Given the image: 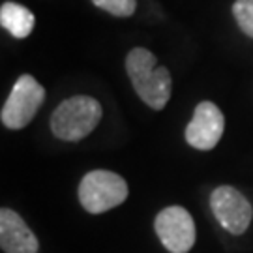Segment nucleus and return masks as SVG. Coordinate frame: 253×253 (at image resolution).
<instances>
[{
	"mask_svg": "<svg viewBox=\"0 0 253 253\" xmlns=\"http://www.w3.org/2000/svg\"><path fill=\"white\" fill-rule=\"evenodd\" d=\"M126 72L133 90L154 111H162L171 98L172 77L165 66H158V58L148 49L135 47L126 56Z\"/></svg>",
	"mask_w": 253,
	"mask_h": 253,
	"instance_id": "obj_1",
	"label": "nucleus"
},
{
	"mask_svg": "<svg viewBox=\"0 0 253 253\" xmlns=\"http://www.w3.org/2000/svg\"><path fill=\"white\" fill-rule=\"evenodd\" d=\"M101 120V105L90 96H73L64 100L51 117V131L60 141H81L94 131Z\"/></svg>",
	"mask_w": 253,
	"mask_h": 253,
	"instance_id": "obj_2",
	"label": "nucleus"
},
{
	"mask_svg": "<svg viewBox=\"0 0 253 253\" xmlns=\"http://www.w3.org/2000/svg\"><path fill=\"white\" fill-rule=\"evenodd\" d=\"M126 180L113 171L96 169L86 172L79 184V203L90 214H103L127 199Z\"/></svg>",
	"mask_w": 253,
	"mask_h": 253,
	"instance_id": "obj_3",
	"label": "nucleus"
},
{
	"mask_svg": "<svg viewBox=\"0 0 253 253\" xmlns=\"http://www.w3.org/2000/svg\"><path fill=\"white\" fill-rule=\"evenodd\" d=\"M43 101H45V88L32 75H21L2 107L0 113L2 124L8 129L27 127L32 122V118L36 117L38 109L42 107Z\"/></svg>",
	"mask_w": 253,
	"mask_h": 253,
	"instance_id": "obj_4",
	"label": "nucleus"
},
{
	"mask_svg": "<svg viewBox=\"0 0 253 253\" xmlns=\"http://www.w3.org/2000/svg\"><path fill=\"white\" fill-rule=\"evenodd\" d=\"M210 208L219 225L231 235H242L252 223V205L233 186H217L210 195Z\"/></svg>",
	"mask_w": 253,
	"mask_h": 253,
	"instance_id": "obj_5",
	"label": "nucleus"
},
{
	"mask_svg": "<svg viewBox=\"0 0 253 253\" xmlns=\"http://www.w3.org/2000/svg\"><path fill=\"white\" fill-rule=\"evenodd\" d=\"M154 229L165 250L188 253L195 244V223L191 214L182 207H167L156 216Z\"/></svg>",
	"mask_w": 253,
	"mask_h": 253,
	"instance_id": "obj_6",
	"label": "nucleus"
},
{
	"mask_svg": "<svg viewBox=\"0 0 253 253\" xmlns=\"http://www.w3.org/2000/svg\"><path fill=\"white\" fill-rule=\"evenodd\" d=\"M223 129L225 118L219 107L212 101H201L186 127V141L197 150H212L219 143Z\"/></svg>",
	"mask_w": 253,
	"mask_h": 253,
	"instance_id": "obj_7",
	"label": "nucleus"
},
{
	"mask_svg": "<svg viewBox=\"0 0 253 253\" xmlns=\"http://www.w3.org/2000/svg\"><path fill=\"white\" fill-rule=\"evenodd\" d=\"M0 246L4 253H38L40 250L36 235L9 208L0 210Z\"/></svg>",
	"mask_w": 253,
	"mask_h": 253,
	"instance_id": "obj_8",
	"label": "nucleus"
},
{
	"mask_svg": "<svg viewBox=\"0 0 253 253\" xmlns=\"http://www.w3.org/2000/svg\"><path fill=\"white\" fill-rule=\"evenodd\" d=\"M34 13L23 4L17 2H4L0 6V25L6 28L13 38H28L34 30Z\"/></svg>",
	"mask_w": 253,
	"mask_h": 253,
	"instance_id": "obj_9",
	"label": "nucleus"
},
{
	"mask_svg": "<svg viewBox=\"0 0 253 253\" xmlns=\"http://www.w3.org/2000/svg\"><path fill=\"white\" fill-rule=\"evenodd\" d=\"M233 15L238 28L248 38H253V0H236L233 4Z\"/></svg>",
	"mask_w": 253,
	"mask_h": 253,
	"instance_id": "obj_10",
	"label": "nucleus"
},
{
	"mask_svg": "<svg viewBox=\"0 0 253 253\" xmlns=\"http://www.w3.org/2000/svg\"><path fill=\"white\" fill-rule=\"evenodd\" d=\"M92 4L115 17H129L137 8V0H92Z\"/></svg>",
	"mask_w": 253,
	"mask_h": 253,
	"instance_id": "obj_11",
	"label": "nucleus"
}]
</instances>
